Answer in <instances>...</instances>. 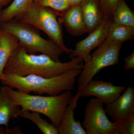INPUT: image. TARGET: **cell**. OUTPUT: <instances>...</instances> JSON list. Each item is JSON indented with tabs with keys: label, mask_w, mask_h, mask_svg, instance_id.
<instances>
[{
	"label": "cell",
	"mask_w": 134,
	"mask_h": 134,
	"mask_svg": "<svg viewBox=\"0 0 134 134\" xmlns=\"http://www.w3.org/2000/svg\"><path fill=\"white\" fill-rule=\"evenodd\" d=\"M66 62H57L43 54L29 53L19 44L8 60L3 73L23 76L30 75L47 78L60 75L71 70L83 68L82 59H71Z\"/></svg>",
	"instance_id": "cell-1"
},
{
	"label": "cell",
	"mask_w": 134,
	"mask_h": 134,
	"mask_svg": "<svg viewBox=\"0 0 134 134\" xmlns=\"http://www.w3.org/2000/svg\"><path fill=\"white\" fill-rule=\"evenodd\" d=\"M82 69H75L66 73L50 78L34 75L21 76L4 73V78L1 81L4 85L16 89L18 91L26 93L31 92L50 96L59 95L63 91H70L74 88L76 77Z\"/></svg>",
	"instance_id": "cell-2"
},
{
	"label": "cell",
	"mask_w": 134,
	"mask_h": 134,
	"mask_svg": "<svg viewBox=\"0 0 134 134\" xmlns=\"http://www.w3.org/2000/svg\"><path fill=\"white\" fill-rule=\"evenodd\" d=\"M3 86L10 97L21 107L20 112L27 111L43 114L59 128L63 114L72 96L71 91H65L57 96H43L14 90L7 85Z\"/></svg>",
	"instance_id": "cell-3"
},
{
	"label": "cell",
	"mask_w": 134,
	"mask_h": 134,
	"mask_svg": "<svg viewBox=\"0 0 134 134\" xmlns=\"http://www.w3.org/2000/svg\"><path fill=\"white\" fill-rule=\"evenodd\" d=\"M1 29L8 32L18 39L19 44L30 54L37 53L48 55L53 60L61 62L60 58L64 52L51 40L43 38L37 29L15 19L1 23Z\"/></svg>",
	"instance_id": "cell-4"
},
{
	"label": "cell",
	"mask_w": 134,
	"mask_h": 134,
	"mask_svg": "<svg viewBox=\"0 0 134 134\" xmlns=\"http://www.w3.org/2000/svg\"><path fill=\"white\" fill-rule=\"evenodd\" d=\"M60 14V12L33 2L29 9L14 19L41 30L64 53L69 54L72 50L65 45L61 25L57 18Z\"/></svg>",
	"instance_id": "cell-5"
},
{
	"label": "cell",
	"mask_w": 134,
	"mask_h": 134,
	"mask_svg": "<svg viewBox=\"0 0 134 134\" xmlns=\"http://www.w3.org/2000/svg\"><path fill=\"white\" fill-rule=\"evenodd\" d=\"M122 43L105 40L91 55L88 62L85 63L77 79L78 91L80 93L85 86L96 75L106 67L117 65Z\"/></svg>",
	"instance_id": "cell-6"
},
{
	"label": "cell",
	"mask_w": 134,
	"mask_h": 134,
	"mask_svg": "<svg viewBox=\"0 0 134 134\" xmlns=\"http://www.w3.org/2000/svg\"><path fill=\"white\" fill-rule=\"evenodd\" d=\"M103 105L97 98L86 104L82 126L86 134H112L115 123L108 119Z\"/></svg>",
	"instance_id": "cell-7"
},
{
	"label": "cell",
	"mask_w": 134,
	"mask_h": 134,
	"mask_svg": "<svg viewBox=\"0 0 134 134\" xmlns=\"http://www.w3.org/2000/svg\"><path fill=\"white\" fill-rule=\"evenodd\" d=\"M112 21L103 20L99 26L89 33L87 37L77 43L74 50H72L69 54V58H79L85 63L88 62L91 57L92 50L99 47L105 41L108 28Z\"/></svg>",
	"instance_id": "cell-8"
},
{
	"label": "cell",
	"mask_w": 134,
	"mask_h": 134,
	"mask_svg": "<svg viewBox=\"0 0 134 134\" xmlns=\"http://www.w3.org/2000/svg\"><path fill=\"white\" fill-rule=\"evenodd\" d=\"M126 88L125 86H115L110 82L92 79L85 86L80 96L82 97H96L107 105L118 98Z\"/></svg>",
	"instance_id": "cell-9"
},
{
	"label": "cell",
	"mask_w": 134,
	"mask_h": 134,
	"mask_svg": "<svg viewBox=\"0 0 134 134\" xmlns=\"http://www.w3.org/2000/svg\"><path fill=\"white\" fill-rule=\"evenodd\" d=\"M106 112L116 122L125 119L134 112V88L129 86L114 101L106 105Z\"/></svg>",
	"instance_id": "cell-10"
},
{
	"label": "cell",
	"mask_w": 134,
	"mask_h": 134,
	"mask_svg": "<svg viewBox=\"0 0 134 134\" xmlns=\"http://www.w3.org/2000/svg\"><path fill=\"white\" fill-rule=\"evenodd\" d=\"M81 97L77 93L71 97L69 104L65 108L63 114L60 125L58 129L59 134H86L79 120L75 119L74 110L77 106V102Z\"/></svg>",
	"instance_id": "cell-11"
},
{
	"label": "cell",
	"mask_w": 134,
	"mask_h": 134,
	"mask_svg": "<svg viewBox=\"0 0 134 134\" xmlns=\"http://www.w3.org/2000/svg\"><path fill=\"white\" fill-rule=\"evenodd\" d=\"M61 21L69 33L74 36L87 32L81 5L70 6L63 13H60Z\"/></svg>",
	"instance_id": "cell-12"
},
{
	"label": "cell",
	"mask_w": 134,
	"mask_h": 134,
	"mask_svg": "<svg viewBox=\"0 0 134 134\" xmlns=\"http://www.w3.org/2000/svg\"><path fill=\"white\" fill-rule=\"evenodd\" d=\"M19 106L8 94L3 86L0 88V127L8 128L10 120L19 118Z\"/></svg>",
	"instance_id": "cell-13"
},
{
	"label": "cell",
	"mask_w": 134,
	"mask_h": 134,
	"mask_svg": "<svg viewBox=\"0 0 134 134\" xmlns=\"http://www.w3.org/2000/svg\"><path fill=\"white\" fill-rule=\"evenodd\" d=\"M19 45L13 34L1 29L0 31V81L4 78L3 71L9 59Z\"/></svg>",
	"instance_id": "cell-14"
},
{
	"label": "cell",
	"mask_w": 134,
	"mask_h": 134,
	"mask_svg": "<svg viewBox=\"0 0 134 134\" xmlns=\"http://www.w3.org/2000/svg\"><path fill=\"white\" fill-rule=\"evenodd\" d=\"M87 32L100 25L103 19L97 0H85L81 5Z\"/></svg>",
	"instance_id": "cell-15"
},
{
	"label": "cell",
	"mask_w": 134,
	"mask_h": 134,
	"mask_svg": "<svg viewBox=\"0 0 134 134\" xmlns=\"http://www.w3.org/2000/svg\"><path fill=\"white\" fill-rule=\"evenodd\" d=\"M33 2L34 0H13L9 6L2 10L1 23L15 19L29 9Z\"/></svg>",
	"instance_id": "cell-16"
},
{
	"label": "cell",
	"mask_w": 134,
	"mask_h": 134,
	"mask_svg": "<svg viewBox=\"0 0 134 134\" xmlns=\"http://www.w3.org/2000/svg\"><path fill=\"white\" fill-rule=\"evenodd\" d=\"M134 39V28L125 26L112 22L108 28L106 40L123 43Z\"/></svg>",
	"instance_id": "cell-17"
},
{
	"label": "cell",
	"mask_w": 134,
	"mask_h": 134,
	"mask_svg": "<svg viewBox=\"0 0 134 134\" xmlns=\"http://www.w3.org/2000/svg\"><path fill=\"white\" fill-rule=\"evenodd\" d=\"M113 22L125 26L134 28V12L125 0H120L114 13Z\"/></svg>",
	"instance_id": "cell-18"
},
{
	"label": "cell",
	"mask_w": 134,
	"mask_h": 134,
	"mask_svg": "<svg viewBox=\"0 0 134 134\" xmlns=\"http://www.w3.org/2000/svg\"><path fill=\"white\" fill-rule=\"evenodd\" d=\"M19 117L27 119L33 122L44 134H59L58 128L52 124H49L41 117L40 113L36 112H20Z\"/></svg>",
	"instance_id": "cell-19"
},
{
	"label": "cell",
	"mask_w": 134,
	"mask_h": 134,
	"mask_svg": "<svg viewBox=\"0 0 134 134\" xmlns=\"http://www.w3.org/2000/svg\"><path fill=\"white\" fill-rule=\"evenodd\" d=\"M103 20H113V16L120 0H97Z\"/></svg>",
	"instance_id": "cell-20"
},
{
	"label": "cell",
	"mask_w": 134,
	"mask_h": 134,
	"mask_svg": "<svg viewBox=\"0 0 134 134\" xmlns=\"http://www.w3.org/2000/svg\"><path fill=\"white\" fill-rule=\"evenodd\" d=\"M114 122L112 134H134V112L126 119Z\"/></svg>",
	"instance_id": "cell-21"
},
{
	"label": "cell",
	"mask_w": 134,
	"mask_h": 134,
	"mask_svg": "<svg viewBox=\"0 0 134 134\" xmlns=\"http://www.w3.org/2000/svg\"><path fill=\"white\" fill-rule=\"evenodd\" d=\"M34 3L41 7L50 8L61 13L65 12L70 7L66 0H34Z\"/></svg>",
	"instance_id": "cell-22"
},
{
	"label": "cell",
	"mask_w": 134,
	"mask_h": 134,
	"mask_svg": "<svg viewBox=\"0 0 134 134\" xmlns=\"http://www.w3.org/2000/svg\"><path fill=\"white\" fill-rule=\"evenodd\" d=\"M125 64L124 68L128 70L134 68V52L127 56L124 59Z\"/></svg>",
	"instance_id": "cell-23"
},
{
	"label": "cell",
	"mask_w": 134,
	"mask_h": 134,
	"mask_svg": "<svg viewBox=\"0 0 134 134\" xmlns=\"http://www.w3.org/2000/svg\"><path fill=\"white\" fill-rule=\"evenodd\" d=\"M70 6L81 5L85 0H66Z\"/></svg>",
	"instance_id": "cell-24"
},
{
	"label": "cell",
	"mask_w": 134,
	"mask_h": 134,
	"mask_svg": "<svg viewBox=\"0 0 134 134\" xmlns=\"http://www.w3.org/2000/svg\"><path fill=\"white\" fill-rule=\"evenodd\" d=\"M12 0H0V5L2 6H7Z\"/></svg>",
	"instance_id": "cell-25"
},
{
	"label": "cell",
	"mask_w": 134,
	"mask_h": 134,
	"mask_svg": "<svg viewBox=\"0 0 134 134\" xmlns=\"http://www.w3.org/2000/svg\"><path fill=\"white\" fill-rule=\"evenodd\" d=\"M3 6L2 5H0V24H1V18L2 13V7ZM1 26H0V31H1Z\"/></svg>",
	"instance_id": "cell-26"
}]
</instances>
